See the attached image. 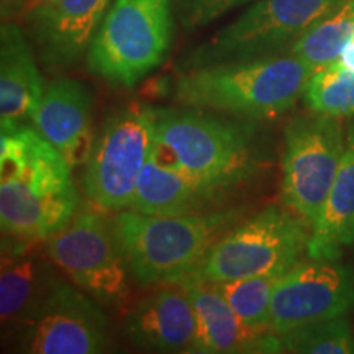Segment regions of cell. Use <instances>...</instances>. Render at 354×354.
I'll list each match as a JSON object with an SVG mask.
<instances>
[{"label":"cell","instance_id":"cell-24","mask_svg":"<svg viewBox=\"0 0 354 354\" xmlns=\"http://www.w3.org/2000/svg\"><path fill=\"white\" fill-rule=\"evenodd\" d=\"M312 113L354 117V73L326 64L312 74L302 95Z\"/></svg>","mask_w":354,"mask_h":354},{"label":"cell","instance_id":"cell-6","mask_svg":"<svg viewBox=\"0 0 354 354\" xmlns=\"http://www.w3.org/2000/svg\"><path fill=\"white\" fill-rule=\"evenodd\" d=\"M312 227L287 207L269 205L228 230L190 276L203 282L284 276L307 254Z\"/></svg>","mask_w":354,"mask_h":354},{"label":"cell","instance_id":"cell-8","mask_svg":"<svg viewBox=\"0 0 354 354\" xmlns=\"http://www.w3.org/2000/svg\"><path fill=\"white\" fill-rule=\"evenodd\" d=\"M343 0H256L232 24L190 50L183 71L282 55Z\"/></svg>","mask_w":354,"mask_h":354},{"label":"cell","instance_id":"cell-5","mask_svg":"<svg viewBox=\"0 0 354 354\" xmlns=\"http://www.w3.org/2000/svg\"><path fill=\"white\" fill-rule=\"evenodd\" d=\"M174 0H113L87 50L88 71L135 87L161 66L174 33Z\"/></svg>","mask_w":354,"mask_h":354},{"label":"cell","instance_id":"cell-20","mask_svg":"<svg viewBox=\"0 0 354 354\" xmlns=\"http://www.w3.org/2000/svg\"><path fill=\"white\" fill-rule=\"evenodd\" d=\"M354 245V125L348 130L346 148L338 174L312 227L307 256L312 259L338 261Z\"/></svg>","mask_w":354,"mask_h":354},{"label":"cell","instance_id":"cell-22","mask_svg":"<svg viewBox=\"0 0 354 354\" xmlns=\"http://www.w3.org/2000/svg\"><path fill=\"white\" fill-rule=\"evenodd\" d=\"M268 353L308 354H351L354 353V331L346 315L308 323L286 333H269L266 338Z\"/></svg>","mask_w":354,"mask_h":354},{"label":"cell","instance_id":"cell-21","mask_svg":"<svg viewBox=\"0 0 354 354\" xmlns=\"http://www.w3.org/2000/svg\"><path fill=\"white\" fill-rule=\"evenodd\" d=\"M354 37V0H343L338 7L312 25L287 50L315 68L333 63Z\"/></svg>","mask_w":354,"mask_h":354},{"label":"cell","instance_id":"cell-27","mask_svg":"<svg viewBox=\"0 0 354 354\" xmlns=\"http://www.w3.org/2000/svg\"><path fill=\"white\" fill-rule=\"evenodd\" d=\"M330 64L335 66V68L354 73V37L349 39V41L346 43V46H344L342 53H339V56Z\"/></svg>","mask_w":354,"mask_h":354},{"label":"cell","instance_id":"cell-9","mask_svg":"<svg viewBox=\"0 0 354 354\" xmlns=\"http://www.w3.org/2000/svg\"><path fill=\"white\" fill-rule=\"evenodd\" d=\"M44 250L74 286L107 307H122L130 295L127 259L105 210L82 207L56 234L44 240Z\"/></svg>","mask_w":354,"mask_h":354},{"label":"cell","instance_id":"cell-17","mask_svg":"<svg viewBox=\"0 0 354 354\" xmlns=\"http://www.w3.org/2000/svg\"><path fill=\"white\" fill-rule=\"evenodd\" d=\"M44 95L43 79L24 30L17 21L0 26V133L33 123Z\"/></svg>","mask_w":354,"mask_h":354},{"label":"cell","instance_id":"cell-23","mask_svg":"<svg viewBox=\"0 0 354 354\" xmlns=\"http://www.w3.org/2000/svg\"><path fill=\"white\" fill-rule=\"evenodd\" d=\"M281 277L254 276L236 279V281L210 282V284H214L215 289L223 295L243 325L256 333L264 335L271 333L269 331L271 299Z\"/></svg>","mask_w":354,"mask_h":354},{"label":"cell","instance_id":"cell-26","mask_svg":"<svg viewBox=\"0 0 354 354\" xmlns=\"http://www.w3.org/2000/svg\"><path fill=\"white\" fill-rule=\"evenodd\" d=\"M39 6V0H0L2 21H17L28 19V15Z\"/></svg>","mask_w":354,"mask_h":354},{"label":"cell","instance_id":"cell-1","mask_svg":"<svg viewBox=\"0 0 354 354\" xmlns=\"http://www.w3.org/2000/svg\"><path fill=\"white\" fill-rule=\"evenodd\" d=\"M256 120L192 107L154 109L151 159L227 194L256 179L266 165Z\"/></svg>","mask_w":354,"mask_h":354},{"label":"cell","instance_id":"cell-14","mask_svg":"<svg viewBox=\"0 0 354 354\" xmlns=\"http://www.w3.org/2000/svg\"><path fill=\"white\" fill-rule=\"evenodd\" d=\"M33 127L63 154L71 167L86 165L95 140L88 88L76 79H53L44 88Z\"/></svg>","mask_w":354,"mask_h":354},{"label":"cell","instance_id":"cell-13","mask_svg":"<svg viewBox=\"0 0 354 354\" xmlns=\"http://www.w3.org/2000/svg\"><path fill=\"white\" fill-rule=\"evenodd\" d=\"M127 335L135 346L148 351H196V310L183 282L154 286L133 305L127 315Z\"/></svg>","mask_w":354,"mask_h":354},{"label":"cell","instance_id":"cell-25","mask_svg":"<svg viewBox=\"0 0 354 354\" xmlns=\"http://www.w3.org/2000/svg\"><path fill=\"white\" fill-rule=\"evenodd\" d=\"M256 0H174V12L184 30H197L210 25L233 8Z\"/></svg>","mask_w":354,"mask_h":354},{"label":"cell","instance_id":"cell-11","mask_svg":"<svg viewBox=\"0 0 354 354\" xmlns=\"http://www.w3.org/2000/svg\"><path fill=\"white\" fill-rule=\"evenodd\" d=\"M15 331L17 349L30 354H97L109 346L105 313L59 277Z\"/></svg>","mask_w":354,"mask_h":354},{"label":"cell","instance_id":"cell-12","mask_svg":"<svg viewBox=\"0 0 354 354\" xmlns=\"http://www.w3.org/2000/svg\"><path fill=\"white\" fill-rule=\"evenodd\" d=\"M354 310V269L338 261H300L279 279L271 299L269 331L281 335Z\"/></svg>","mask_w":354,"mask_h":354},{"label":"cell","instance_id":"cell-2","mask_svg":"<svg viewBox=\"0 0 354 354\" xmlns=\"http://www.w3.org/2000/svg\"><path fill=\"white\" fill-rule=\"evenodd\" d=\"M66 158L35 127L0 133L2 234L44 241L79 209V192Z\"/></svg>","mask_w":354,"mask_h":354},{"label":"cell","instance_id":"cell-19","mask_svg":"<svg viewBox=\"0 0 354 354\" xmlns=\"http://www.w3.org/2000/svg\"><path fill=\"white\" fill-rule=\"evenodd\" d=\"M179 282L187 289L196 310L197 342L194 353H258L259 338L263 335L243 325L214 284L192 277H185Z\"/></svg>","mask_w":354,"mask_h":354},{"label":"cell","instance_id":"cell-18","mask_svg":"<svg viewBox=\"0 0 354 354\" xmlns=\"http://www.w3.org/2000/svg\"><path fill=\"white\" fill-rule=\"evenodd\" d=\"M232 194L158 165L149 158L130 209L148 215H190L218 210Z\"/></svg>","mask_w":354,"mask_h":354},{"label":"cell","instance_id":"cell-3","mask_svg":"<svg viewBox=\"0 0 354 354\" xmlns=\"http://www.w3.org/2000/svg\"><path fill=\"white\" fill-rule=\"evenodd\" d=\"M315 71L290 53L201 66L180 73L172 84V99L183 107L271 120L297 104Z\"/></svg>","mask_w":354,"mask_h":354},{"label":"cell","instance_id":"cell-7","mask_svg":"<svg viewBox=\"0 0 354 354\" xmlns=\"http://www.w3.org/2000/svg\"><path fill=\"white\" fill-rule=\"evenodd\" d=\"M154 145V107L131 102L102 123L86 161L87 201L105 212L130 209Z\"/></svg>","mask_w":354,"mask_h":354},{"label":"cell","instance_id":"cell-16","mask_svg":"<svg viewBox=\"0 0 354 354\" xmlns=\"http://www.w3.org/2000/svg\"><path fill=\"white\" fill-rule=\"evenodd\" d=\"M44 241H28L3 234L0 271V318L15 330L41 302L57 277Z\"/></svg>","mask_w":354,"mask_h":354},{"label":"cell","instance_id":"cell-15","mask_svg":"<svg viewBox=\"0 0 354 354\" xmlns=\"http://www.w3.org/2000/svg\"><path fill=\"white\" fill-rule=\"evenodd\" d=\"M112 0H55L28 15L43 59L53 66L77 63L91 46Z\"/></svg>","mask_w":354,"mask_h":354},{"label":"cell","instance_id":"cell-10","mask_svg":"<svg viewBox=\"0 0 354 354\" xmlns=\"http://www.w3.org/2000/svg\"><path fill=\"white\" fill-rule=\"evenodd\" d=\"M346 138L338 118L300 115L284 130L281 196L287 209L315 225L338 174Z\"/></svg>","mask_w":354,"mask_h":354},{"label":"cell","instance_id":"cell-4","mask_svg":"<svg viewBox=\"0 0 354 354\" xmlns=\"http://www.w3.org/2000/svg\"><path fill=\"white\" fill-rule=\"evenodd\" d=\"M240 218L241 209L190 215H148L127 209L113 216V228L133 281L154 287L190 276Z\"/></svg>","mask_w":354,"mask_h":354},{"label":"cell","instance_id":"cell-28","mask_svg":"<svg viewBox=\"0 0 354 354\" xmlns=\"http://www.w3.org/2000/svg\"><path fill=\"white\" fill-rule=\"evenodd\" d=\"M55 2V0H39V6L38 7H44V6H50V3ZM37 7V8H38Z\"/></svg>","mask_w":354,"mask_h":354}]
</instances>
